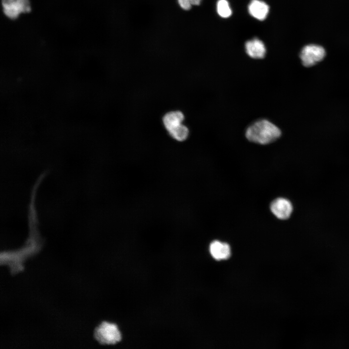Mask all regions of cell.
I'll use <instances>...</instances> for the list:
<instances>
[{
    "instance_id": "cell-1",
    "label": "cell",
    "mask_w": 349,
    "mask_h": 349,
    "mask_svg": "<svg viewBox=\"0 0 349 349\" xmlns=\"http://www.w3.org/2000/svg\"><path fill=\"white\" fill-rule=\"evenodd\" d=\"M41 248V244L39 240L35 234L33 233L19 249L1 252L0 264L1 265H7L12 275L17 274L23 270V263L37 254Z\"/></svg>"
},
{
    "instance_id": "cell-2",
    "label": "cell",
    "mask_w": 349,
    "mask_h": 349,
    "mask_svg": "<svg viewBox=\"0 0 349 349\" xmlns=\"http://www.w3.org/2000/svg\"><path fill=\"white\" fill-rule=\"evenodd\" d=\"M281 135L280 129L270 121L262 119L257 121L246 129L247 139L253 143L267 144L272 143Z\"/></svg>"
},
{
    "instance_id": "cell-3",
    "label": "cell",
    "mask_w": 349,
    "mask_h": 349,
    "mask_svg": "<svg viewBox=\"0 0 349 349\" xmlns=\"http://www.w3.org/2000/svg\"><path fill=\"white\" fill-rule=\"evenodd\" d=\"M95 339L102 345H114L122 338L118 326L113 323L102 322L94 331Z\"/></svg>"
},
{
    "instance_id": "cell-4",
    "label": "cell",
    "mask_w": 349,
    "mask_h": 349,
    "mask_svg": "<svg viewBox=\"0 0 349 349\" xmlns=\"http://www.w3.org/2000/svg\"><path fill=\"white\" fill-rule=\"evenodd\" d=\"M326 55L325 49L321 46L309 44L301 49L300 57L302 64L305 67L313 66L321 61Z\"/></svg>"
},
{
    "instance_id": "cell-5",
    "label": "cell",
    "mask_w": 349,
    "mask_h": 349,
    "mask_svg": "<svg viewBox=\"0 0 349 349\" xmlns=\"http://www.w3.org/2000/svg\"><path fill=\"white\" fill-rule=\"evenodd\" d=\"M270 210L277 218L286 220L290 216L293 207L291 202L287 199L278 198L271 203Z\"/></svg>"
},
{
    "instance_id": "cell-6",
    "label": "cell",
    "mask_w": 349,
    "mask_h": 349,
    "mask_svg": "<svg viewBox=\"0 0 349 349\" xmlns=\"http://www.w3.org/2000/svg\"><path fill=\"white\" fill-rule=\"evenodd\" d=\"M209 252L211 256L217 260L227 259L231 255L229 245L219 240H214L210 243Z\"/></svg>"
},
{
    "instance_id": "cell-7",
    "label": "cell",
    "mask_w": 349,
    "mask_h": 349,
    "mask_svg": "<svg viewBox=\"0 0 349 349\" xmlns=\"http://www.w3.org/2000/svg\"><path fill=\"white\" fill-rule=\"evenodd\" d=\"M184 119L185 116L181 111H172L163 115L162 121L164 128L169 132L183 124Z\"/></svg>"
},
{
    "instance_id": "cell-8",
    "label": "cell",
    "mask_w": 349,
    "mask_h": 349,
    "mask_svg": "<svg viewBox=\"0 0 349 349\" xmlns=\"http://www.w3.org/2000/svg\"><path fill=\"white\" fill-rule=\"evenodd\" d=\"M245 48L247 54L252 58L262 59L266 54V49L264 43L257 38L247 41Z\"/></svg>"
},
{
    "instance_id": "cell-9",
    "label": "cell",
    "mask_w": 349,
    "mask_h": 349,
    "mask_svg": "<svg viewBox=\"0 0 349 349\" xmlns=\"http://www.w3.org/2000/svg\"><path fill=\"white\" fill-rule=\"evenodd\" d=\"M249 14L254 18L263 20L267 16L269 12V6L260 0H252L248 5Z\"/></svg>"
},
{
    "instance_id": "cell-10",
    "label": "cell",
    "mask_w": 349,
    "mask_h": 349,
    "mask_svg": "<svg viewBox=\"0 0 349 349\" xmlns=\"http://www.w3.org/2000/svg\"><path fill=\"white\" fill-rule=\"evenodd\" d=\"M4 14L11 19H16L20 13L17 7L16 0H2Z\"/></svg>"
},
{
    "instance_id": "cell-11",
    "label": "cell",
    "mask_w": 349,
    "mask_h": 349,
    "mask_svg": "<svg viewBox=\"0 0 349 349\" xmlns=\"http://www.w3.org/2000/svg\"><path fill=\"white\" fill-rule=\"evenodd\" d=\"M168 132L173 139L182 142L188 138L190 131L188 127L182 124Z\"/></svg>"
},
{
    "instance_id": "cell-12",
    "label": "cell",
    "mask_w": 349,
    "mask_h": 349,
    "mask_svg": "<svg viewBox=\"0 0 349 349\" xmlns=\"http://www.w3.org/2000/svg\"><path fill=\"white\" fill-rule=\"evenodd\" d=\"M217 11L223 18H228L232 15V10L226 0H219L217 3Z\"/></svg>"
},
{
    "instance_id": "cell-13",
    "label": "cell",
    "mask_w": 349,
    "mask_h": 349,
    "mask_svg": "<svg viewBox=\"0 0 349 349\" xmlns=\"http://www.w3.org/2000/svg\"><path fill=\"white\" fill-rule=\"evenodd\" d=\"M17 7L20 13H28L31 11V5L29 0H16Z\"/></svg>"
},
{
    "instance_id": "cell-14",
    "label": "cell",
    "mask_w": 349,
    "mask_h": 349,
    "mask_svg": "<svg viewBox=\"0 0 349 349\" xmlns=\"http://www.w3.org/2000/svg\"><path fill=\"white\" fill-rule=\"evenodd\" d=\"M177 4L180 9L187 12L191 10L192 5L190 0H176Z\"/></svg>"
},
{
    "instance_id": "cell-15",
    "label": "cell",
    "mask_w": 349,
    "mask_h": 349,
    "mask_svg": "<svg viewBox=\"0 0 349 349\" xmlns=\"http://www.w3.org/2000/svg\"><path fill=\"white\" fill-rule=\"evenodd\" d=\"M203 0H190L192 6H199L201 4Z\"/></svg>"
}]
</instances>
